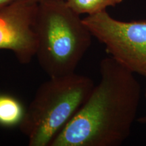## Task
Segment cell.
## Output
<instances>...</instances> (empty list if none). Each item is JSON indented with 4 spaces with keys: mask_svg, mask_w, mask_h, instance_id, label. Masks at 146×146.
Masks as SVG:
<instances>
[{
    "mask_svg": "<svg viewBox=\"0 0 146 146\" xmlns=\"http://www.w3.org/2000/svg\"><path fill=\"white\" fill-rule=\"evenodd\" d=\"M124 0H67L66 2L78 15H92L105 11L108 7L115 6Z\"/></svg>",
    "mask_w": 146,
    "mask_h": 146,
    "instance_id": "52a82bcc",
    "label": "cell"
},
{
    "mask_svg": "<svg viewBox=\"0 0 146 146\" xmlns=\"http://www.w3.org/2000/svg\"><path fill=\"white\" fill-rule=\"evenodd\" d=\"M34 1H35L36 3H40V2H41V1H45V0H33ZM61 1H66L67 0H61Z\"/></svg>",
    "mask_w": 146,
    "mask_h": 146,
    "instance_id": "30bf717a",
    "label": "cell"
},
{
    "mask_svg": "<svg viewBox=\"0 0 146 146\" xmlns=\"http://www.w3.org/2000/svg\"><path fill=\"white\" fill-rule=\"evenodd\" d=\"M25 110L21 102L9 94H0V126L13 127L23 120Z\"/></svg>",
    "mask_w": 146,
    "mask_h": 146,
    "instance_id": "8992f818",
    "label": "cell"
},
{
    "mask_svg": "<svg viewBox=\"0 0 146 146\" xmlns=\"http://www.w3.org/2000/svg\"><path fill=\"white\" fill-rule=\"evenodd\" d=\"M83 21L111 58L131 72L146 77V19L120 21L105 10L87 15Z\"/></svg>",
    "mask_w": 146,
    "mask_h": 146,
    "instance_id": "277c9868",
    "label": "cell"
},
{
    "mask_svg": "<svg viewBox=\"0 0 146 146\" xmlns=\"http://www.w3.org/2000/svg\"><path fill=\"white\" fill-rule=\"evenodd\" d=\"M16 0H0V10L13 3Z\"/></svg>",
    "mask_w": 146,
    "mask_h": 146,
    "instance_id": "ba28073f",
    "label": "cell"
},
{
    "mask_svg": "<svg viewBox=\"0 0 146 146\" xmlns=\"http://www.w3.org/2000/svg\"><path fill=\"white\" fill-rule=\"evenodd\" d=\"M93 80L74 72L50 77L37 89L18 127L29 146H50L86 101Z\"/></svg>",
    "mask_w": 146,
    "mask_h": 146,
    "instance_id": "3957f363",
    "label": "cell"
},
{
    "mask_svg": "<svg viewBox=\"0 0 146 146\" xmlns=\"http://www.w3.org/2000/svg\"><path fill=\"white\" fill-rule=\"evenodd\" d=\"M100 81L50 146H118L131 134L141 85L110 56L100 64Z\"/></svg>",
    "mask_w": 146,
    "mask_h": 146,
    "instance_id": "6da1fadb",
    "label": "cell"
},
{
    "mask_svg": "<svg viewBox=\"0 0 146 146\" xmlns=\"http://www.w3.org/2000/svg\"><path fill=\"white\" fill-rule=\"evenodd\" d=\"M37 7L33 0H16L0 10V50L12 52L22 64L30 63L35 57Z\"/></svg>",
    "mask_w": 146,
    "mask_h": 146,
    "instance_id": "5b68a950",
    "label": "cell"
},
{
    "mask_svg": "<svg viewBox=\"0 0 146 146\" xmlns=\"http://www.w3.org/2000/svg\"><path fill=\"white\" fill-rule=\"evenodd\" d=\"M35 31L38 39L35 57L49 77L75 72L91 45L92 35L65 1L38 3Z\"/></svg>",
    "mask_w": 146,
    "mask_h": 146,
    "instance_id": "7a4b0ae2",
    "label": "cell"
},
{
    "mask_svg": "<svg viewBox=\"0 0 146 146\" xmlns=\"http://www.w3.org/2000/svg\"><path fill=\"white\" fill-rule=\"evenodd\" d=\"M145 98H146V89H145ZM138 121L139 122V123H141L146 124V115H145V116H142V117H141V118H139V119H138Z\"/></svg>",
    "mask_w": 146,
    "mask_h": 146,
    "instance_id": "9c48e42d",
    "label": "cell"
}]
</instances>
